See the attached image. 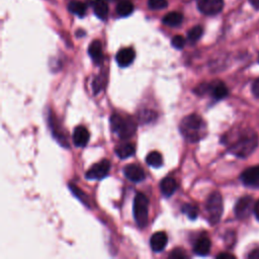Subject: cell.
<instances>
[{"instance_id":"6da1fadb","label":"cell","mask_w":259,"mask_h":259,"mask_svg":"<svg viewBox=\"0 0 259 259\" xmlns=\"http://www.w3.org/2000/svg\"><path fill=\"white\" fill-rule=\"evenodd\" d=\"M222 142L234 156L247 158L257 148L258 136L256 132L250 127H239L225 134Z\"/></svg>"},{"instance_id":"7a4b0ae2","label":"cell","mask_w":259,"mask_h":259,"mask_svg":"<svg viewBox=\"0 0 259 259\" xmlns=\"http://www.w3.org/2000/svg\"><path fill=\"white\" fill-rule=\"evenodd\" d=\"M179 131L183 138L190 143H195L202 140L207 134L206 123L199 115L195 113L189 114L181 120Z\"/></svg>"},{"instance_id":"3957f363","label":"cell","mask_w":259,"mask_h":259,"mask_svg":"<svg viewBox=\"0 0 259 259\" xmlns=\"http://www.w3.org/2000/svg\"><path fill=\"white\" fill-rule=\"evenodd\" d=\"M111 131L116 134L120 139L131 138L137 128L136 122L131 117H124L119 114H112L110 116Z\"/></svg>"},{"instance_id":"277c9868","label":"cell","mask_w":259,"mask_h":259,"mask_svg":"<svg viewBox=\"0 0 259 259\" xmlns=\"http://www.w3.org/2000/svg\"><path fill=\"white\" fill-rule=\"evenodd\" d=\"M205 210L208 222L211 225H215L220 222L223 214V198L220 192L213 191L208 195L205 203Z\"/></svg>"},{"instance_id":"5b68a950","label":"cell","mask_w":259,"mask_h":259,"mask_svg":"<svg viewBox=\"0 0 259 259\" xmlns=\"http://www.w3.org/2000/svg\"><path fill=\"white\" fill-rule=\"evenodd\" d=\"M148 208H149V199L142 193L138 192L134 198L133 204V213L137 225L140 228H144L148 223Z\"/></svg>"},{"instance_id":"8992f818","label":"cell","mask_w":259,"mask_h":259,"mask_svg":"<svg viewBox=\"0 0 259 259\" xmlns=\"http://www.w3.org/2000/svg\"><path fill=\"white\" fill-rule=\"evenodd\" d=\"M255 200L252 196L245 195L240 197L234 207L235 215L239 220H245L250 217L252 211H254V206H255Z\"/></svg>"},{"instance_id":"52a82bcc","label":"cell","mask_w":259,"mask_h":259,"mask_svg":"<svg viewBox=\"0 0 259 259\" xmlns=\"http://www.w3.org/2000/svg\"><path fill=\"white\" fill-rule=\"evenodd\" d=\"M198 10L205 15H215L224 7V0H196Z\"/></svg>"},{"instance_id":"ba28073f","label":"cell","mask_w":259,"mask_h":259,"mask_svg":"<svg viewBox=\"0 0 259 259\" xmlns=\"http://www.w3.org/2000/svg\"><path fill=\"white\" fill-rule=\"evenodd\" d=\"M240 179L245 186L259 188V165L246 168L241 173Z\"/></svg>"},{"instance_id":"9c48e42d","label":"cell","mask_w":259,"mask_h":259,"mask_svg":"<svg viewBox=\"0 0 259 259\" xmlns=\"http://www.w3.org/2000/svg\"><path fill=\"white\" fill-rule=\"evenodd\" d=\"M110 169V163L108 160H102L99 163L93 164L86 172L85 177L87 179H102L104 178Z\"/></svg>"},{"instance_id":"30bf717a","label":"cell","mask_w":259,"mask_h":259,"mask_svg":"<svg viewBox=\"0 0 259 259\" xmlns=\"http://www.w3.org/2000/svg\"><path fill=\"white\" fill-rule=\"evenodd\" d=\"M123 174L133 182H140L145 179V172L143 168L137 164H128L123 168Z\"/></svg>"},{"instance_id":"8fae6325","label":"cell","mask_w":259,"mask_h":259,"mask_svg":"<svg viewBox=\"0 0 259 259\" xmlns=\"http://www.w3.org/2000/svg\"><path fill=\"white\" fill-rule=\"evenodd\" d=\"M136 58V53L132 48H124L117 52L115 56V60L120 67L130 66Z\"/></svg>"},{"instance_id":"7c38bea8","label":"cell","mask_w":259,"mask_h":259,"mask_svg":"<svg viewBox=\"0 0 259 259\" xmlns=\"http://www.w3.org/2000/svg\"><path fill=\"white\" fill-rule=\"evenodd\" d=\"M168 242V238L165 232H156L150 239V246L154 252H161L164 250Z\"/></svg>"},{"instance_id":"4fadbf2b","label":"cell","mask_w":259,"mask_h":259,"mask_svg":"<svg viewBox=\"0 0 259 259\" xmlns=\"http://www.w3.org/2000/svg\"><path fill=\"white\" fill-rule=\"evenodd\" d=\"M89 141V132L83 126L79 125L75 127L73 133V143L76 147H85Z\"/></svg>"},{"instance_id":"5bb4252c","label":"cell","mask_w":259,"mask_h":259,"mask_svg":"<svg viewBox=\"0 0 259 259\" xmlns=\"http://www.w3.org/2000/svg\"><path fill=\"white\" fill-rule=\"evenodd\" d=\"M208 91L211 93V96L215 100H221L225 98L229 93L226 84L222 81H215L212 84H208Z\"/></svg>"},{"instance_id":"9a60e30c","label":"cell","mask_w":259,"mask_h":259,"mask_svg":"<svg viewBox=\"0 0 259 259\" xmlns=\"http://www.w3.org/2000/svg\"><path fill=\"white\" fill-rule=\"evenodd\" d=\"M210 240L206 236L199 237L193 246V252L198 256H206L210 251Z\"/></svg>"},{"instance_id":"2e32d148","label":"cell","mask_w":259,"mask_h":259,"mask_svg":"<svg viewBox=\"0 0 259 259\" xmlns=\"http://www.w3.org/2000/svg\"><path fill=\"white\" fill-rule=\"evenodd\" d=\"M88 54L95 64H101L103 61V52H102L101 42L97 39L93 40L88 48Z\"/></svg>"},{"instance_id":"e0dca14e","label":"cell","mask_w":259,"mask_h":259,"mask_svg":"<svg viewBox=\"0 0 259 259\" xmlns=\"http://www.w3.org/2000/svg\"><path fill=\"white\" fill-rule=\"evenodd\" d=\"M160 189L164 196L169 197L171 196L177 189V182L174 178L166 177L160 182Z\"/></svg>"},{"instance_id":"ac0fdd59","label":"cell","mask_w":259,"mask_h":259,"mask_svg":"<svg viewBox=\"0 0 259 259\" xmlns=\"http://www.w3.org/2000/svg\"><path fill=\"white\" fill-rule=\"evenodd\" d=\"M92 7L95 15L101 19L105 20L108 15V5L104 0H94L92 2Z\"/></svg>"},{"instance_id":"d6986e66","label":"cell","mask_w":259,"mask_h":259,"mask_svg":"<svg viewBox=\"0 0 259 259\" xmlns=\"http://www.w3.org/2000/svg\"><path fill=\"white\" fill-rule=\"evenodd\" d=\"M135 146L133 144H130V143H126V144H121V145H118L117 147H115L114 149V152L115 154L117 155L118 158L120 159H126L131 156H133L135 154Z\"/></svg>"},{"instance_id":"ffe728a7","label":"cell","mask_w":259,"mask_h":259,"mask_svg":"<svg viewBox=\"0 0 259 259\" xmlns=\"http://www.w3.org/2000/svg\"><path fill=\"white\" fill-rule=\"evenodd\" d=\"M182 20H183L182 13L177 12V11H173V12H170V13L166 14L162 19L164 24H166L168 26H172V27L180 25Z\"/></svg>"},{"instance_id":"44dd1931","label":"cell","mask_w":259,"mask_h":259,"mask_svg":"<svg viewBox=\"0 0 259 259\" xmlns=\"http://www.w3.org/2000/svg\"><path fill=\"white\" fill-rule=\"evenodd\" d=\"M134 11V4L131 0H120L116 5V12L119 16H128Z\"/></svg>"},{"instance_id":"7402d4cb","label":"cell","mask_w":259,"mask_h":259,"mask_svg":"<svg viewBox=\"0 0 259 259\" xmlns=\"http://www.w3.org/2000/svg\"><path fill=\"white\" fill-rule=\"evenodd\" d=\"M146 162L148 165L152 166V167H155V168H159L162 166L163 164V158H162V155L157 152V151H154V152H150L147 157H146Z\"/></svg>"},{"instance_id":"603a6c76","label":"cell","mask_w":259,"mask_h":259,"mask_svg":"<svg viewBox=\"0 0 259 259\" xmlns=\"http://www.w3.org/2000/svg\"><path fill=\"white\" fill-rule=\"evenodd\" d=\"M68 9H69L72 13H74V14H76V15L82 17V16L85 15L87 8H86V5H85L83 2H81V1H75V0H74V1H71V2L69 3Z\"/></svg>"},{"instance_id":"cb8c5ba5","label":"cell","mask_w":259,"mask_h":259,"mask_svg":"<svg viewBox=\"0 0 259 259\" xmlns=\"http://www.w3.org/2000/svg\"><path fill=\"white\" fill-rule=\"evenodd\" d=\"M182 211L185 213L190 220H195L198 215V208L196 205L191 203H185L182 206Z\"/></svg>"},{"instance_id":"d4e9b609","label":"cell","mask_w":259,"mask_h":259,"mask_svg":"<svg viewBox=\"0 0 259 259\" xmlns=\"http://www.w3.org/2000/svg\"><path fill=\"white\" fill-rule=\"evenodd\" d=\"M202 32H203V29L200 25H196V26H193L187 33V38L191 41V42H195L196 40H198L201 35H202Z\"/></svg>"},{"instance_id":"484cf974","label":"cell","mask_w":259,"mask_h":259,"mask_svg":"<svg viewBox=\"0 0 259 259\" xmlns=\"http://www.w3.org/2000/svg\"><path fill=\"white\" fill-rule=\"evenodd\" d=\"M69 188H70V190L73 192V194H74L76 197H78L83 203H85L86 205H89V204L87 203L88 198H87L86 194H85L82 190H80V189H79L78 187H76V185H74V184H69Z\"/></svg>"},{"instance_id":"4316f807","label":"cell","mask_w":259,"mask_h":259,"mask_svg":"<svg viewBox=\"0 0 259 259\" xmlns=\"http://www.w3.org/2000/svg\"><path fill=\"white\" fill-rule=\"evenodd\" d=\"M167 0H148V6L153 10L164 9L167 7Z\"/></svg>"},{"instance_id":"83f0119b","label":"cell","mask_w":259,"mask_h":259,"mask_svg":"<svg viewBox=\"0 0 259 259\" xmlns=\"http://www.w3.org/2000/svg\"><path fill=\"white\" fill-rule=\"evenodd\" d=\"M171 44L172 46L175 48V49H182L185 45V38L182 36V35H175L173 36L172 40H171Z\"/></svg>"},{"instance_id":"f1b7e54d","label":"cell","mask_w":259,"mask_h":259,"mask_svg":"<svg viewBox=\"0 0 259 259\" xmlns=\"http://www.w3.org/2000/svg\"><path fill=\"white\" fill-rule=\"evenodd\" d=\"M252 93L256 98H259V78H257L252 84Z\"/></svg>"},{"instance_id":"f546056e","label":"cell","mask_w":259,"mask_h":259,"mask_svg":"<svg viewBox=\"0 0 259 259\" xmlns=\"http://www.w3.org/2000/svg\"><path fill=\"white\" fill-rule=\"evenodd\" d=\"M247 258H249V259H259V247L250 251L247 255Z\"/></svg>"},{"instance_id":"4dcf8cb0","label":"cell","mask_w":259,"mask_h":259,"mask_svg":"<svg viewBox=\"0 0 259 259\" xmlns=\"http://www.w3.org/2000/svg\"><path fill=\"white\" fill-rule=\"evenodd\" d=\"M170 258H185L186 255L181 250H174L170 255Z\"/></svg>"},{"instance_id":"1f68e13d","label":"cell","mask_w":259,"mask_h":259,"mask_svg":"<svg viewBox=\"0 0 259 259\" xmlns=\"http://www.w3.org/2000/svg\"><path fill=\"white\" fill-rule=\"evenodd\" d=\"M217 258L218 259H234L235 256L231 253H227V252H223V253H220L217 255Z\"/></svg>"},{"instance_id":"d6a6232c","label":"cell","mask_w":259,"mask_h":259,"mask_svg":"<svg viewBox=\"0 0 259 259\" xmlns=\"http://www.w3.org/2000/svg\"><path fill=\"white\" fill-rule=\"evenodd\" d=\"M254 213H255L256 219L259 221V200H257L256 203H255V206H254Z\"/></svg>"},{"instance_id":"836d02e7","label":"cell","mask_w":259,"mask_h":259,"mask_svg":"<svg viewBox=\"0 0 259 259\" xmlns=\"http://www.w3.org/2000/svg\"><path fill=\"white\" fill-rule=\"evenodd\" d=\"M249 2L252 4L253 7L259 9V0H249Z\"/></svg>"},{"instance_id":"e575fe53","label":"cell","mask_w":259,"mask_h":259,"mask_svg":"<svg viewBox=\"0 0 259 259\" xmlns=\"http://www.w3.org/2000/svg\"><path fill=\"white\" fill-rule=\"evenodd\" d=\"M258 62H259V55H258Z\"/></svg>"},{"instance_id":"d590c367","label":"cell","mask_w":259,"mask_h":259,"mask_svg":"<svg viewBox=\"0 0 259 259\" xmlns=\"http://www.w3.org/2000/svg\"><path fill=\"white\" fill-rule=\"evenodd\" d=\"M110 1H115V0H110Z\"/></svg>"}]
</instances>
